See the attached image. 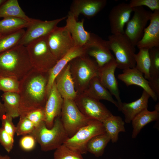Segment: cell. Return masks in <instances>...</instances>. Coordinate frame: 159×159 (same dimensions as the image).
<instances>
[{
	"label": "cell",
	"instance_id": "1",
	"mask_svg": "<svg viewBox=\"0 0 159 159\" xmlns=\"http://www.w3.org/2000/svg\"><path fill=\"white\" fill-rule=\"evenodd\" d=\"M48 73L32 68L19 81V116L33 110L44 108L48 97Z\"/></svg>",
	"mask_w": 159,
	"mask_h": 159
},
{
	"label": "cell",
	"instance_id": "2",
	"mask_svg": "<svg viewBox=\"0 0 159 159\" xmlns=\"http://www.w3.org/2000/svg\"><path fill=\"white\" fill-rule=\"evenodd\" d=\"M32 68L24 46L18 45L0 54V77L20 81Z\"/></svg>",
	"mask_w": 159,
	"mask_h": 159
},
{
	"label": "cell",
	"instance_id": "3",
	"mask_svg": "<svg viewBox=\"0 0 159 159\" xmlns=\"http://www.w3.org/2000/svg\"><path fill=\"white\" fill-rule=\"evenodd\" d=\"M29 135L34 138L42 150L44 152L56 150L69 138L60 116L55 119L53 126L50 129L47 128L45 122H43L36 127Z\"/></svg>",
	"mask_w": 159,
	"mask_h": 159
},
{
	"label": "cell",
	"instance_id": "4",
	"mask_svg": "<svg viewBox=\"0 0 159 159\" xmlns=\"http://www.w3.org/2000/svg\"><path fill=\"white\" fill-rule=\"evenodd\" d=\"M69 64L75 89L78 94L82 93L93 78L98 77L99 67L96 61L87 55L76 58Z\"/></svg>",
	"mask_w": 159,
	"mask_h": 159
},
{
	"label": "cell",
	"instance_id": "5",
	"mask_svg": "<svg viewBox=\"0 0 159 159\" xmlns=\"http://www.w3.org/2000/svg\"><path fill=\"white\" fill-rule=\"evenodd\" d=\"M108 39V47L115 56L117 68L123 70L135 67V46L125 34H112Z\"/></svg>",
	"mask_w": 159,
	"mask_h": 159
},
{
	"label": "cell",
	"instance_id": "6",
	"mask_svg": "<svg viewBox=\"0 0 159 159\" xmlns=\"http://www.w3.org/2000/svg\"><path fill=\"white\" fill-rule=\"evenodd\" d=\"M33 68L44 73H48L57 60L47 44V36L32 41L26 46Z\"/></svg>",
	"mask_w": 159,
	"mask_h": 159
},
{
	"label": "cell",
	"instance_id": "7",
	"mask_svg": "<svg viewBox=\"0 0 159 159\" xmlns=\"http://www.w3.org/2000/svg\"><path fill=\"white\" fill-rule=\"evenodd\" d=\"M105 132L102 122L91 120L86 125L79 130L63 144L71 150L81 155L87 152V145L93 137Z\"/></svg>",
	"mask_w": 159,
	"mask_h": 159
},
{
	"label": "cell",
	"instance_id": "8",
	"mask_svg": "<svg viewBox=\"0 0 159 159\" xmlns=\"http://www.w3.org/2000/svg\"><path fill=\"white\" fill-rule=\"evenodd\" d=\"M60 117L69 138L91 120L82 113L74 100L65 99H63Z\"/></svg>",
	"mask_w": 159,
	"mask_h": 159
},
{
	"label": "cell",
	"instance_id": "9",
	"mask_svg": "<svg viewBox=\"0 0 159 159\" xmlns=\"http://www.w3.org/2000/svg\"><path fill=\"white\" fill-rule=\"evenodd\" d=\"M48 46L58 60L75 47L72 36L65 26L57 27L47 36Z\"/></svg>",
	"mask_w": 159,
	"mask_h": 159
},
{
	"label": "cell",
	"instance_id": "10",
	"mask_svg": "<svg viewBox=\"0 0 159 159\" xmlns=\"http://www.w3.org/2000/svg\"><path fill=\"white\" fill-rule=\"evenodd\" d=\"M74 100L80 112L89 119L102 122L112 115L100 101L90 97L82 93L78 94Z\"/></svg>",
	"mask_w": 159,
	"mask_h": 159
},
{
	"label": "cell",
	"instance_id": "11",
	"mask_svg": "<svg viewBox=\"0 0 159 159\" xmlns=\"http://www.w3.org/2000/svg\"><path fill=\"white\" fill-rule=\"evenodd\" d=\"M133 12L132 18L126 24L124 34L135 47L143 37L152 12L143 6L134 8Z\"/></svg>",
	"mask_w": 159,
	"mask_h": 159
},
{
	"label": "cell",
	"instance_id": "12",
	"mask_svg": "<svg viewBox=\"0 0 159 159\" xmlns=\"http://www.w3.org/2000/svg\"><path fill=\"white\" fill-rule=\"evenodd\" d=\"M87 55L94 57L99 67L115 59L112 54L107 41L93 33H90L89 39L83 46Z\"/></svg>",
	"mask_w": 159,
	"mask_h": 159
},
{
	"label": "cell",
	"instance_id": "13",
	"mask_svg": "<svg viewBox=\"0 0 159 159\" xmlns=\"http://www.w3.org/2000/svg\"><path fill=\"white\" fill-rule=\"evenodd\" d=\"M66 18V16H64L54 20L44 21L34 19L25 31L19 45L26 46L32 41L47 36L57 27L60 22Z\"/></svg>",
	"mask_w": 159,
	"mask_h": 159
},
{
	"label": "cell",
	"instance_id": "14",
	"mask_svg": "<svg viewBox=\"0 0 159 159\" xmlns=\"http://www.w3.org/2000/svg\"><path fill=\"white\" fill-rule=\"evenodd\" d=\"M133 9L129 3L124 2L112 7L108 15L112 34H124V26L130 20Z\"/></svg>",
	"mask_w": 159,
	"mask_h": 159
},
{
	"label": "cell",
	"instance_id": "15",
	"mask_svg": "<svg viewBox=\"0 0 159 159\" xmlns=\"http://www.w3.org/2000/svg\"><path fill=\"white\" fill-rule=\"evenodd\" d=\"M116 68L117 64L114 59L99 67L98 77L103 85L116 98L118 105V109L120 111L122 102L120 97L118 83L115 74Z\"/></svg>",
	"mask_w": 159,
	"mask_h": 159
},
{
	"label": "cell",
	"instance_id": "16",
	"mask_svg": "<svg viewBox=\"0 0 159 159\" xmlns=\"http://www.w3.org/2000/svg\"><path fill=\"white\" fill-rule=\"evenodd\" d=\"M107 4L106 0H74L69 11L77 20L80 14L89 19L96 16Z\"/></svg>",
	"mask_w": 159,
	"mask_h": 159
},
{
	"label": "cell",
	"instance_id": "17",
	"mask_svg": "<svg viewBox=\"0 0 159 159\" xmlns=\"http://www.w3.org/2000/svg\"><path fill=\"white\" fill-rule=\"evenodd\" d=\"M63 101V99L58 91L54 81L44 107V122L47 128H51L55 119L60 116Z\"/></svg>",
	"mask_w": 159,
	"mask_h": 159
},
{
	"label": "cell",
	"instance_id": "18",
	"mask_svg": "<svg viewBox=\"0 0 159 159\" xmlns=\"http://www.w3.org/2000/svg\"><path fill=\"white\" fill-rule=\"evenodd\" d=\"M149 25L144 29L142 38L136 44L139 49H149L159 47V10L152 13Z\"/></svg>",
	"mask_w": 159,
	"mask_h": 159
},
{
	"label": "cell",
	"instance_id": "19",
	"mask_svg": "<svg viewBox=\"0 0 159 159\" xmlns=\"http://www.w3.org/2000/svg\"><path fill=\"white\" fill-rule=\"evenodd\" d=\"M122 72L118 75L117 78L127 86L134 85L140 87L149 95L154 101L156 102L159 99L150 88L148 81L145 78L143 74L135 67L123 69Z\"/></svg>",
	"mask_w": 159,
	"mask_h": 159
},
{
	"label": "cell",
	"instance_id": "20",
	"mask_svg": "<svg viewBox=\"0 0 159 159\" xmlns=\"http://www.w3.org/2000/svg\"><path fill=\"white\" fill-rule=\"evenodd\" d=\"M86 55V52L83 47H75L57 61L48 73V80L46 89L47 97L56 78L65 66L73 59Z\"/></svg>",
	"mask_w": 159,
	"mask_h": 159
},
{
	"label": "cell",
	"instance_id": "21",
	"mask_svg": "<svg viewBox=\"0 0 159 159\" xmlns=\"http://www.w3.org/2000/svg\"><path fill=\"white\" fill-rule=\"evenodd\" d=\"M55 82L57 90L63 99H75L78 92L75 89L69 62L57 76Z\"/></svg>",
	"mask_w": 159,
	"mask_h": 159
},
{
	"label": "cell",
	"instance_id": "22",
	"mask_svg": "<svg viewBox=\"0 0 159 159\" xmlns=\"http://www.w3.org/2000/svg\"><path fill=\"white\" fill-rule=\"evenodd\" d=\"M85 20L78 21L69 11L66 16L65 26L70 33L74 41L75 47H83L90 39V33L84 27Z\"/></svg>",
	"mask_w": 159,
	"mask_h": 159
},
{
	"label": "cell",
	"instance_id": "23",
	"mask_svg": "<svg viewBox=\"0 0 159 159\" xmlns=\"http://www.w3.org/2000/svg\"><path fill=\"white\" fill-rule=\"evenodd\" d=\"M149 95L143 90L140 97L129 103H122L120 110L123 114L125 122L128 123L143 110L148 109Z\"/></svg>",
	"mask_w": 159,
	"mask_h": 159
},
{
	"label": "cell",
	"instance_id": "24",
	"mask_svg": "<svg viewBox=\"0 0 159 159\" xmlns=\"http://www.w3.org/2000/svg\"><path fill=\"white\" fill-rule=\"evenodd\" d=\"M86 95L96 100H105L114 104L117 108V101L113 98L112 95L101 84L98 77L93 78L86 89L82 92Z\"/></svg>",
	"mask_w": 159,
	"mask_h": 159
},
{
	"label": "cell",
	"instance_id": "25",
	"mask_svg": "<svg viewBox=\"0 0 159 159\" xmlns=\"http://www.w3.org/2000/svg\"><path fill=\"white\" fill-rule=\"evenodd\" d=\"M155 110L149 111L146 109L138 114L132 120L133 131L132 137L135 138L142 129L149 123L158 120L159 118V103L155 105Z\"/></svg>",
	"mask_w": 159,
	"mask_h": 159
},
{
	"label": "cell",
	"instance_id": "26",
	"mask_svg": "<svg viewBox=\"0 0 159 159\" xmlns=\"http://www.w3.org/2000/svg\"><path fill=\"white\" fill-rule=\"evenodd\" d=\"M150 60V80L148 81L152 90L159 98V47L149 49Z\"/></svg>",
	"mask_w": 159,
	"mask_h": 159
},
{
	"label": "cell",
	"instance_id": "27",
	"mask_svg": "<svg viewBox=\"0 0 159 159\" xmlns=\"http://www.w3.org/2000/svg\"><path fill=\"white\" fill-rule=\"evenodd\" d=\"M102 123L105 132L113 143L117 142L120 132L126 131L125 122L119 116L112 114L105 120Z\"/></svg>",
	"mask_w": 159,
	"mask_h": 159
},
{
	"label": "cell",
	"instance_id": "28",
	"mask_svg": "<svg viewBox=\"0 0 159 159\" xmlns=\"http://www.w3.org/2000/svg\"><path fill=\"white\" fill-rule=\"evenodd\" d=\"M32 21H28L15 17H8L0 20V34L2 36L11 34L27 28Z\"/></svg>",
	"mask_w": 159,
	"mask_h": 159
},
{
	"label": "cell",
	"instance_id": "29",
	"mask_svg": "<svg viewBox=\"0 0 159 159\" xmlns=\"http://www.w3.org/2000/svg\"><path fill=\"white\" fill-rule=\"evenodd\" d=\"M8 17L19 18L29 21L33 19L25 14L17 0H6L0 7V18Z\"/></svg>",
	"mask_w": 159,
	"mask_h": 159
},
{
	"label": "cell",
	"instance_id": "30",
	"mask_svg": "<svg viewBox=\"0 0 159 159\" xmlns=\"http://www.w3.org/2000/svg\"><path fill=\"white\" fill-rule=\"evenodd\" d=\"M1 97L5 114L13 118L19 116L20 98L19 93L4 92Z\"/></svg>",
	"mask_w": 159,
	"mask_h": 159
},
{
	"label": "cell",
	"instance_id": "31",
	"mask_svg": "<svg viewBox=\"0 0 159 159\" xmlns=\"http://www.w3.org/2000/svg\"><path fill=\"white\" fill-rule=\"evenodd\" d=\"M110 140V138L106 132L96 135L88 142L87 151L96 157L101 156L103 154L105 148Z\"/></svg>",
	"mask_w": 159,
	"mask_h": 159
},
{
	"label": "cell",
	"instance_id": "32",
	"mask_svg": "<svg viewBox=\"0 0 159 159\" xmlns=\"http://www.w3.org/2000/svg\"><path fill=\"white\" fill-rule=\"evenodd\" d=\"M139 52L134 56L136 63L135 68L142 73L145 79L149 81L150 79L149 69L150 60L149 49H139Z\"/></svg>",
	"mask_w": 159,
	"mask_h": 159
},
{
	"label": "cell",
	"instance_id": "33",
	"mask_svg": "<svg viewBox=\"0 0 159 159\" xmlns=\"http://www.w3.org/2000/svg\"><path fill=\"white\" fill-rule=\"evenodd\" d=\"M25 32L23 29L0 37V54L18 45Z\"/></svg>",
	"mask_w": 159,
	"mask_h": 159
},
{
	"label": "cell",
	"instance_id": "34",
	"mask_svg": "<svg viewBox=\"0 0 159 159\" xmlns=\"http://www.w3.org/2000/svg\"><path fill=\"white\" fill-rule=\"evenodd\" d=\"M19 81L9 77H0V91L4 92L19 93Z\"/></svg>",
	"mask_w": 159,
	"mask_h": 159
},
{
	"label": "cell",
	"instance_id": "35",
	"mask_svg": "<svg viewBox=\"0 0 159 159\" xmlns=\"http://www.w3.org/2000/svg\"><path fill=\"white\" fill-rule=\"evenodd\" d=\"M54 159H84L82 155L63 144L55 150Z\"/></svg>",
	"mask_w": 159,
	"mask_h": 159
},
{
	"label": "cell",
	"instance_id": "36",
	"mask_svg": "<svg viewBox=\"0 0 159 159\" xmlns=\"http://www.w3.org/2000/svg\"><path fill=\"white\" fill-rule=\"evenodd\" d=\"M19 117V121L16 126L15 133L17 136L30 134L35 127L34 125L26 117Z\"/></svg>",
	"mask_w": 159,
	"mask_h": 159
},
{
	"label": "cell",
	"instance_id": "37",
	"mask_svg": "<svg viewBox=\"0 0 159 159\" xmlns=\"http://www.w3.org/2000/svg\"><path fill=\"white\" fill-rule=\"evenodd\" d=\"M24 116L31 121L35 127L42 122H44V108H38L30 111Z\"/></svg>",
	"mask_w": 159,
	"mask_h": 159
},
{
	"label": "cell",
	"instance_id": "38",
	"mask_svg": "<svg viewBox=\"0 0 159 159\" xmlns=\"http://www.w3.org/2000/svg\"><path fill=\"white\" fill-rule=\"evenodd\" d=\"M129 4L133 8L145 6L153 11L159 10V0H131Z\"/></svg>",
	"mask_w": 159,
	"mask_h": 159
},
{
	"label": "cell",
	"instance_id": "39",
	"mask_svg": "<svg viewBox=\"0 0 159 159\" xmlns=\"http://www.w3.org/2000/svg\"><path fill=\"white\" fill-rule=\"evenodd\" d=\"M14 137L6 132L2 127H0V143L8 153L13 148Z\"/></svg>",
	"mask_w": 159,
	"mask_h": 159
},
{
	"label": "cell",
	"instance_id": "40",
	"mask_svg": "<svg viewBox=\"0 0 159 159\" xmlns=\"http://www.w3.org/2000/svg\"><path fill=\"white\" fill-rule=\"evenodd\" d=\"M12 117L5 114L1 120V122L2 127L7 133L14 137L16 132V126L12 122Z\"/></svg>",
	"mask_w": 159,
	"mask_h": 159
},
{
	"label": "cell",
	"instance_id": "41",
	"mask_svg": "<svg viewBox=\"0 0 159 159\" xmlns=\"http://www.w3.org/2000/svg\"><path fill=\"white\" fill-rule=\"evenodd\" d=\"M36 140L34 138L30 135H24L21 138L19 145L21 148L26 151H30L34 148Z\"/></svg>",
	"mask_w": 159,
	"mask_h": 159
},
{
	"label": "cell",
	"instance_id": "42",
	"mask_svg": "<svg viewBox=\"0 0 159 159\" xmlns=\"http://www.w3.org/2000/svg\"><path fill=\"white\" fill-rule=\"evenodd\" d=\"M5 114L3 104L1 102L0 100V120H1L3 116Z\"/></svg>",
	"mask_w": 159,
	"mask_h": 159
},
{
	"label": "cell",
	"instance_id": "43",
	"mask_svg": "<svg viewBox=\"0 0 159 159\" xmlns=\"http://www.w3.org/2000/svg\"><path fill=\"white\" fill-rule=\"evenodd\" d=\"M0 159H11V158L7 155H1Z\"/></svg>",
	"mask_w": 159,
	"mask_h": 159
},
{
	"label": "cell",
	"instance_id": "44",
	"mask_svg": "<svg viewBox=\"0 0 159 159\" xmlns=\"http://www.w3.org/2000/svg\"><path fill=\"white\" fill-rule=\"evenodd\" d=\"M5 0H0V7L3 4L5 1Z\"/></svg>",
	"mask_w": 159,
	"mask_h": 159
},
{
	"label": "cell",
	"instance_id": "45",
	"mask_svg": "<svg viewBox=\"0 0 159 159\" xmlns=\"http://www.w3.org/2000/svg\"><path fill=\"white\" fill-rule=\"evenodd\" d=\"M3 36L0 34V37H2Z\"/></svg>",
	"mask_w": 159,
	"mask_h": 159
},
{
	"label": "cell",
	"instance_id": "46",
	"mask_svg": "<svg viewBox=\"0 0 159 159\" xmlns=\"http://www.w3.org/2000/svg\"><path fill=\"white\" fill-rule=\"evenodd\" d=\"M119 159H121V158H119Z\"/></svg>",
	"mask_w": 159,
	"mask_h": 159
},
{
	"label": "cell",
	"instance_id": "47",
	"mask_svg": "<svg viewBox=\"0 0 159 159\" xmlns=\"http://www.w3.org/2000/svg\"><path fill=\"white\" fill-rule=\"evenodd\" d=\"M1 155H0V156H1Z\"/></svg>",
	"mask_w": 159,
	"mask_h": 159
}]
</instances>
